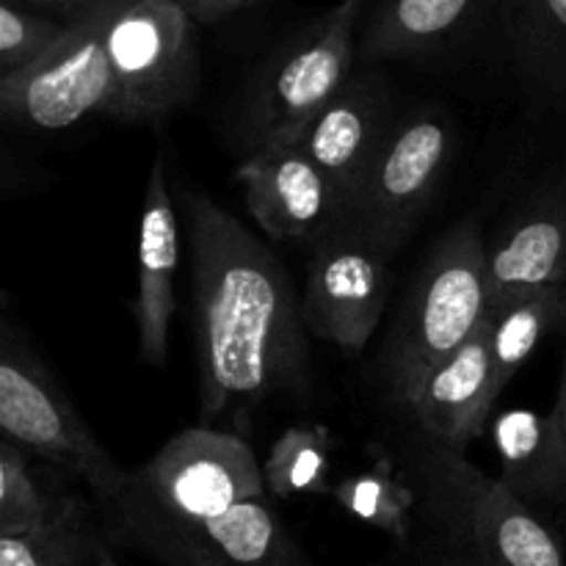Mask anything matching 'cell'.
Listing matches in <instances>:
<instances>
[{
    "label": "cell",
    "instance_id": "6da1fadb",
    "mask_svg": "<svg viewBox=\"0 0 566 566\" xmlns=\"http://www.w3.org/2000/svg\"><path fill=\"white\" fill-rule=\"evenodd\" d=\"M197 321L199 415H243L307 390L302 304L285 265L221 205L182 191Z\"/></svg>",
    "mask_w": 566,
    "mask_h": 566
},
{
    "label": "cell",
    "instance_id": "7a4b0ae2",
    "mask_svg": "<svg viewBox=\"0 0 566 566\" xmlns=\"http://www.w3.org/2000/svg\"><path fill=\"white\" fill-rule=\"evenodd\" d=\"M412 475L426 512L470 547L484 566H566V547L501 479L475 468L462 451L423 440Z\"/></svg>",
    "mask_w": 566,
    "mask_h": 566
},
{
    "label": "cell",
    "instance_id": "3957f363",
    "mask_svg": "<svg viewBox=\"0 0 566 566\" xmlns=\"http://www.w3.org/2000/svg\"><path fill=\"white\" fill-rule=\"evenodd\" d=\"M265 492L263 464L241 434L193 426L127 473L119 497L105 514L108 525L208 520L247 501H260Z\"/></svg>",
    "mask_w": 566,
    "mask_h": 566
},
{
    "label": "cell",
    "instance_id": "277c9868",
    "mask_svg": "<svg viewBox=\"0 0 566 566\" xmlns=\"http://www.w3.org/2000/svg\"><path fill=\"white\" fill-rule=\"evenodd\" d=\"M490 304L486 241L475 221H462L426 258L387 346V379L396 401L484 326Z\"/></svg>",
    "mask_w": 566,
    "mask_h": 566
},
{
    "label": "cell",
    "instance_id": "5b68a950",
    "mask_svg": "<svg viewBox=\"0 0 566 566\" xmlns=\"http://www.w3.org/2000/svg\"><path fill=\"white\" fill-rule=\"evenodd\" d=\"M0 429L3 440L25 453L81 475L103 509L119 497L127 470L99 446L53 374L11 332L0 348Z\"/></svg>",
    "mask_w": 566,
    "mask_h": 566
},
{
    "label": "cell",
    "instance_id": "8992f818",
    "mask_svg": "<svg viewBox=\"0 0 566 566\" xmlns=\"http://www.w3.org/2000/svg\"><path fill=\"white\" fill-rule=\"evenodd\" d=\"M359 17L363 0H340L271 55L249 97L252 149L296 142L310 119L352 81Z\"/></svg>",
    "mask_w": 566,
    "mask_h": 566
},
{
    "label": "cell",
    "instance_id": "52a82bcc",
    "mask_svg": "<svg viewBox=\"0 0 566 566\" xmlns=\"http://www.w3.org/2000/svg\"><path fill=\"white\" fill-rule=\"evenodd\" d=\"M105 48L119 119H164L199 92L197 22L177 0H122L105 25Z\"/></svg>",
    "mask_w": 566,
    "mask_h": 566
},
{
    "label": "cell",
    "instance_id": "ba28073f",
    "mask_svg": "<svg viewBox=\"0 0 566 566\" xmlns=\"http://www.w3.org/2000/svg\"><path fill=\"white\" fill-rule=\"evenodd\" d=\"M122 0H105L92 14L70 22L39 61L0 77V111L17 127L53 133L86 116L119 119V88L105 48V25Z\"/></svg>",
    "mask_w": 566,
    "mask_h": 566
},
{
    "label": "cell",
    "instance_id": "9c48e42d",
    "mask_svg": "<svg viewBox=\"0 0 566 566\" xmlns=\"http://www.w3.org/2000/svg\"><path fill=\"white\" fill-rule=\"evenodd\" d=\"M453 130L440 111H412L392 122L340 227L392 254L412 232L440 188L451 160Z\"/></svg>",
    "mask_w": 566,
    "mask_h": 566
},
{
    "label": "cell",
    "instance_id": "30bf717a",
    "mask_svg": "<svg viewBox=\"0 0 566 566\" xmlns=\"http://www.w3.org/2000/svg\"><path fill=\"white\" fill-rule=\"evenodd\" d=\"M111 539L160 566H307L291 528L265 497L247 501L221 517L177 523L108 525Z\"/></svg>",
    "mask_w": 566,
    "mask_h": 566
},
{
    "label": "cell",
    "instance_id": "8fae6325",
    "mask_svg": "<svg viewBox=\"0 0 566 566\" xmlns=\"http://www.w3.org/2000/svg\"><path fill=\"white\" fill-rule=\"evenodd\" d=\"M387 260L390 254L348 227L326 232L315 249L302 302L310 335L348 354L363 352L387 307Z\"/></svg>",
    "mask_w": 566,
    "mask_h": 566
},
{
    "label": "cell",
    "instance_id": "7c38bea8",
    "mask_svg": "<svg viewBox=\"0 0 566 566\" xmlns=\"http://www.w3.org/2000/svg\"><path fill=\"white\" fill-rule=\"evenodd\" d=\"M238 182L252 219L274 241L324 238L343 219L340 193L296 144L252 149Z\"/></svg>",
    "mask_w": 566,
    "mask_h": 566
},
{
    "label": "cell",
    "instance_id": "4fadbf2b",
    "mask_svg": "<svg viewBox=\"0 0 566 566\" xmlns=\"http://www.w3.org/2000/svg\"><path fill=\"white\" fill-rule=\"evenodd\" d=\"M390 127V94L385 81L357 75L310 119L293 144L329 177L346 213Z\"/></svg>",
    "mask_w": 566,
    "mask_h": 566
},
{
    "label": "cell",
    "instance_id": "5bb4252c",
    "mask_svg": "<svg viewBox=\"0 0 566 566\" xmlns=\"http://www.w3.org/2000/svg\"><path fill=\"white\" fill-rule=\"evenodd\" d=\"M497 398L490 340L481 326L462 348L409 385L398 403L412 412L429 440L464 453L484 437Z\"/></svg>",
    "mask_w": 566,
    "mask_h": 566
},
{
    "label": "cell",
    "instance_id": "9a60e30c",
    "mask_svg": "<svg viewBox=\"0 0 566 566\" xmlns=\"http://www.w3.org/2000/svg\"><path fill=\"white\" fill-rule=\"evenodd\" d=\"M138 274L133 321L144 363L164 368L169 357V326L175 318V276L180 269V221L166 182V158L158 155L144 188L138 221Z\"/></svg>",
    "mask_w": 566,
    "mask_h": 566
},
{
    "label": "cell",
    "instance_id": "2e32d148",
    "mask_svg": "<svg viewBox=\"0 0 566 566\" xmlns=\"http://www.w3.org/2000/svg\"><path fill=\"white\" fill-rule=\"evenodd\" d=\"M509 0H376L357 39V59L376 64L440 53L503 17Z\"/></svg>",
    "mask_w": 566,
    "mask_h": 566
},
{
    "label": "cell",
    "instance_id": "e0dca14e",
    "mask_svg": "<svg viewBox=\"0 0 566 566\" xmlns=\"http://www.w3.org/2000/svg\"><path fill=\"white\" fill-rule=\"evenodd\" d=\"M501 481L525 503H553L566 495V431L556 412L514 407L492 423Z\"/></svg>",
    "mask_w": 566,
    "mask_h": 566
},
{
    "label": "cell",
    "instance_id": "ac0fdd59",
    "mask_svg": "<svg viewBox=\"0 0 566 566\" xmlns=\"http://www.w3.org/2000/svg\"><path fill=\"white\" fill-rule=\"evenodd\" d=\"M490 298L562 287L566 280V205L531 210L492 247H486Z\"/></svg>",
    "mask_w": 566,
    "mask_h": 566
},
{
    "label": "cell",
    "instance_id": "d6986e66",
    "mask_svg": "<svg viewBox=\"0 0 566 566\" xmlns=\"http://www.w3.org/2000/svg\"><path fill=\"white\" fill-rule=\"evenodd\" d=\"M501 20L525 94L566 111V0H509Z\"/></svg>",
    "mask_w": 566,
    "mask_h": 566
},
{
    "label": "cell",
    "instance_id": "ffe728a7",
    "mask_svg": "<svg viewBox=\"0 0 566 566\" xmlns=\"http://www.w3.org/2000/svg\"><path fill=\"white\" fill-rule=\"evenodd\" d=\"M566 310V293L562 287L523 293V296L492 302L484 329L490 340L492 365H495L497 390H506L523 365L534 357L542 337Z\"/></svg>",
    "mask_w": 566,
    "mask_h": 566
},
{
    "label": "cell",
    "instance_id": "44dd1931",
    "mask_svg": "<svg viewBox=\"0 0 566 566\" xmlns=\"http://www.w3.org/2000/svg\"><path fill=\"white\" fill-rule=\"evenodd\" d=\"M332 497L357 523L381 531L396 542H407L412 528L415 492L387 457L335 484Z\"/></svg>",
    "mask_w": 566,
    "mask_h": 566
},
{
    "label": "cell",
    "instance_id": "7402d4cb",
    "mask_svg": "<svg viewBox=\"0 0 566 566\" xmlns=\"http://www.w3.org/2000/svg\"><path fill=\"white\" fill-rule=\"evenodd\" d=\"M265 490L276 497L332 495V437L321 426L282 431L263 464Z\"/></svg>",
    "mask_w": 566,
    "mask_h": 566
},
{
    "label": "cell",
    "instance_id": "603a6c76",
    "mask_svg": "<svg viewBox=\"0 0 566 566\" xmlns=\"http://www.w3.org/2000/svg\"><path fill=\"white\" fill-rule=\"evenodd\" d=\"M81 512L83 503L77 497L39 490L28 453L14 442H0V536L44 528Z\"/></svg>",
    "mask_w": 566,
    "mask_h": 566
},
{
    "label": "cell",
    "instance_id": "cb8c5ba5",
    "mask_svg": "<svg viewBox=\"0 0 566 566\" xmlns=\"http://www.w3.org/2000/svg\"><path fill=\"white\" fill-rule=\"evenodd\" d=\"M97 545L81 512L44 528L0 536V566H86Z\"/></svg>",
    "mask_w": 566,
    "mask_h": 566
},
{
    "label": "cell",
    "instance_id": "d4e9b609",
    "mask_svg": "<svg viewBox=\"0 0 566 566\" xmlns=\"http://www.w3.org/2000/svg\"><path fill=\"white\" fill-rule=\"evenodd\" d=\"M66 22L28 9L17 0H0V77L25 70L61 39Z\"/></svg>",
    "mask_w": 566,
    "mask_h": 566
},
{
    "label": "cell",
    "instance_id": "484cf974",
    "mask_svg": "<svg viewBox=\"0 0 566 566\" xmlns=\"http://www.w3.org/2000/svg\"><path fill=\"white\" fill-rule=\"evenodd\" d=\"M17 3L28 6V9L39 11V14H48L53 20L61 22H77L81 17L92 14L97 6H103L105 0H17Z\"/></svg>",
    "mask_w": 566,
    "mask_h": 566
},
{
    "label": "cell",
    "instance_id": "4316f807",
    "mask_svg": "<svg viewBox=\"0 0 566 566\" xmlns=\"http://www.w3.org/2000/svg\"><path fill=\"white\" fill-rule=\"evenodd\" d=\"M252 3L254 0H191L186 11L193 17L197 25H216V22L238 14V11H243Z\"/></svg>",
    "mask_w": 566,
    "mask_h": 566
},
{
    "label": "cell",
    "instance_id": "83f0119b",
    "mask_svg": "<svg viewBox=\"0 0 566 566\" xmlns=\"http://www.w3.org/2000/svg\"><path fill=\"white\" fill-rule=\"evenodd\" d=\"M553 412H556V418L562 420V426H564V431H566V359H564L562 385H558V396H556V403H553Z\"/></svg>",
    "mask_w": 566,
    "mask_h": 566
},
{
    "label": "cell",
    "instance_id": "f1b7e54d",
    "mask_svg": "<svg viewBox=\"0 0 566 566\" xmlns=\"http://www.w3.org/2000/svg\"><path fill=\"white\" fill-rule=\"evenodd\" d=\"M92 566H119V564H116V558H114V553H111V547L99 542L97 553H94Z\"/></svg>",
    "mask_w": 566,
    "mask_h": 566
},
{
    "label": "cell",
    "instance_id": "f546056e",
    "mask_svg": "<svg viewBox=\"0 0 566 566\" xmlns=\"http://www.w3.org/2000/svg\"><path fill=\"white\" fill-rule=\"evenodd\" d=\"M437 566H484V564H479L475 558H446V562H440Z\"/></svg>",
    "mask_w": 566,
    "mask_h": 566
},
{
    "label": "cell",
    "instance_id": "4dcf8cb0",
    "mask_svg": "<svg viewBox=\"0 0 566 566\" xmlns=\"http://www.w3.org/2000/svg\"><path fill=\"white\" fill-rule=\"evenodd\" d=\"M177 3H180V6H186V9H188V6H191V0H177Z\"/></svg>",
    "mask_w": 566,
    "mask_h": 566
}]
</instances>
